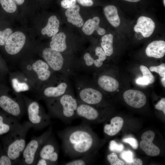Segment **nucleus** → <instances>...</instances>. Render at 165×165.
I'll list each match as a JSON object with an SVG mask.
<instances>
[{"label": "nucleus", "instance_id": "4468645a", "mask_svg": "<svg viewBox=\"0 0 165 165\" xmlns=\"http://www.w3.org/2000/svg\"><path fill=\"white\" fill-rule=\"evenodd\" d=\"M155 27V23L151 18L142 16L138 19L134 30L136 32L141 33L143 37L147 38L152 34Z\"/></svg>", "mask_w": 165, "mask_h": 165}, {"label": "nucleus", "instance_id": "4be33fe9", "mask_svg": "<svg viewBox=\"0 0 165 165\" xmlns=\"http://www.w3.org/2000/svg\"><path fill=\"white\" fill-rule=\"evenodd\" d=\"M66 35L63 32L57 33L52 37L50 47L56 51L62 52L67 49L66 42Z\"/></svg>", "mask_w": 165, "mask_h": 165}, {"label": "nucleus", "instance_id": "9d476101", "mask_svg": "<svg viewBox=\"0 0 165 165\" xmlns=\"http://www.w3.org/2000/svg\"><path fill=\"white\" fill-rule=\"evenodd\" d=\"M78 100L82 102L95 106L101 101L103 95L99 90L88 86L79 89L78 91Z\"/></svg>", "mask_w": 165, "mask_h": 165}, {"label": "nucleus", "instance_id": "58836bf2", "mask_svg": "<svg viewBox=\"0 0 165 165\" xmlns=\"http://www.w3.org/2000/svg\"><path fill=\"white\" fill-rule=\"evenodd\" d=\"M155 108L157 110L162 111L165 114V98H163L161 99L155 105Z\"/></svg>", "mask_w": 165, "mask_h": 165}, {"label": "nucleus", "instance_id": "7c9ffc66", "mask_svg": "<svg viewBox=\"0 0 165 165\" xmlns=\"http://www.w3.org/2000/svg\"><path fill=\"white\" fill-rule=\"evenodd\" d=\"M107 159L111 165H124L125 163L120 159L115 152L108 155L107 156Z\"/></svg>", "mask_w": 165, "mask_h": 165}, {"label": "nucleus", "instance_id": "f257e3e1", "mask_svg": "<svg viewBox=\"0 0 165 165\" xmlns=\"http://www.w3.org/2000/svg\"><path fill=\"white\" fill-rule=\"evenodd\" d=\"M61 148L65 156L71 158L93 154L97 139L90 126L84 122L76 126L67 127L58 131Z\"/></svg>", "mask_w": 165, "mask_h": 165}, {"label": "nucleus", "instance_id": "f8f14e48", "mask_svg": "<svg viewBox=\"0 0 165 165\" xmlns=\"http://www.w3.org/2000/svg\"><path fill=\"white\" fill-rule=\"evenodd\" d=\"M155 135L154 132L152 130L145 132L142 134V140L140 143L141 149L147 155L152 156H157L160 152L159 148L152 143Z\"/></svg>", "mask_w": 165, "mask_h": 165}, {"label": "nucleus", "instance_id": "a878e982", "mask_svg": "<svg viewBox=\"0 0 165 165\" xmlns=\"http://www.w3.org/2000/svg\"><path fill=\"white\" fill-rule=\"evenodd\" d=\"M84 61L85 67L87 68H90L94 66L96 68L101 67L103 64V61L99 59H94L91 56L90 54L88 52L86 53L83 57Z\"/></svg>", "mask_w": 165, "mask_h": 165}, {"label": "nucleus", "instance_id": "ea45409f", "mask_svg": "<svg viewBox=\"0 0 165 165\" xmlns=\"http://www.w3.org/2000/svg\"><path fill=\"white\" fill-rule=\"evenodd\" d=\"M36 165H54V163L46 159L39 157L35 164Z\"/></svg>", "mask_w": 165, "mask_h": 165}, {"label": "nucleus", "instance_id": "72a5a7b5", "mask_svg": "<svg viewBox=\"0 0 165 165\" xmlns=\"http://www.w3.org/2000/svg\"><path fill=\"white\" fill-rule=\"evenodd\" d=\"M149 69L152 72H155L158 73L162 77H165V63H162L158 66H151Z\"/></svg>", "mask_w": 165, "mask_h": 165}, {"label": "nucleus", "instance_id": "2eb2a0df", "mask_svg": "<svg viewBox=\"0 0 165 165\" xmlns=\"http://www.w3.org/2000/svg\"><path fill=\"white\" fill-rule=\"evenodd\" d=\"M32 68L40 81L45 82L50 78L52 69L45 61L41 60L36 61L32 64Z\"/></svg>", "mask_w": 165, "mask_h": 165}, {"label": "nucleus", "instance_id": "c03bdc74", "mask_svg": "<svg viewBox=\"0 0 165 165\" xmlns=\"http://www.w3.org/2000/svg\"><path fill=\"white\" fill-rule=\"evenodd\" d=\"M17 6H22L26 3V0H14Z\"/></svg>", "mask_w": 165, "mask_h": 165}, {"label": "nucleus", "instance_id": "f03ea898", "mask_svg": "<svg viewBox=\"0 0 165 165\" xmlns=\"http://www.w3.org/2000/svg\"><path fill=\"white\" fill-rule=\"evenodd\" d=\"M50 116L70 123L76 117L79 101L70 91L54 99L45 100Z\"/></svg>", "mask_w": 165, "mask_h": 165}, {"label": "nucleus", "instance_id": "ddd939ff", "mask_svg": "<svg viewBox=\"0 0 165 165\" xmlns=\"http://www.w3.org/2000/svg\"><path fill=\"white\" fill-rule=\"evenodd\" d=\"M125 102L130 106L139 108L144 106L146 102V97L141 91L134 90L126 91L123 94Z\"/></svg>", "mask_w": 165, "mask_h": 165}, {"label": "nucleus", "instance_id": "423d86ee", "mask_svg": "<svg viewBox=\"0 0 165 165\" xmlns=\"http://www.w3.org/2000/svg\"><path fill=\"white\" fill-rule=\"evenodd\" d=\"M59 152V145L52 133L42 147L38 158L48 160L57 165Z\"/></svg>", "mask_w": 165, "mask_h": 165}, {"label": "nucleus", "instance_id": "393cba45", "mask_svg": "<svg viewBox=\"0 0 165 165\" xmlns=\"http://www.w3.org/2000/svg\"><path fill=\"white\" fill-rule=\"evenodd\" d=\"M113 36L109 34L103 36L101 38V48L106 56H111L113 53Z\"/></svg>", "mask_w": 165, "mask_h": 165}, {"label": "nucleus", "instance_id": "2f4dec72", "mask_svg": "<svg viewBox=\"0 0 165 165\" xmlns=\"http://www.w3.org/2000/svg\"><path fill=\"white\" fill-rule=\"evenodd\" d=\"M140 68L143 74V76L148 79L149 81V84H151L153 83L154 82V77L149 69L143 65H141Z\"/></svg>", "mask_w": 165, "mask_h": 165}, {"label": "nucleus", "instance_id": "f704fd0d", "mask_svg": "<svg viewBox=\"0 0 165 165\" xmlns=\"http://www.w3.org/2000/svg\"><path fill=\"white\" fill-rule=\"evenodd\" d=\"M120 156L126 163H130L134 159V154L130 150H125L121 152Z\"/></svg>", "mask_w": 165, "mask_h": 165}, {"label": "nucleus", "instance_id": "49530a36", "mask_svg": "<svg viewBox=\"0 0 165 165\" xmlns=\"http://www.w3.org/2000/svg\"><path fill=\"white\" fill-rule=\"evenodd\" d=\"M128 2H136L140 1L141 0H123Z\"/></svg>", "mask_w": 165, "mask_h": 165}, {"label": "nucleus", "instance_id": "bb28decb", "mask_svg": "<svg viewBox=\"0 0 165 165\" xmlns=\"http://www.w3.org/2000/svg\"><path fill=\"white\" fill-rule=\"evenodd\" d=\"M93 154H90L82 156L80 158L73 160L63 163L64 165H90L92 161Z\"/></svg>", "mask_w": 165, "mask_h": 165}, {"label": "nucleus", "instance_id": "6ab92c4d", "mask_svg": "<svg viewBox=\"0 0 165 165\" xmlns=\"http://www.w3.org/2000/svg\"><path fill=\"white\" fill-rule=\"evenodd\" d=\"M80 10L79 6L75 4L68 9L65 13L68 21L78 27L82 26L84 23L83 20L79 13Z\"/></svg>", "mask_w": 165, "mask_h": 165}, {"label": "nucleus", "instance_id": "b1692460", "mask_svg": "<svg viewBox=\"0 0 165 165\" xmlns=\"http://www.w3.org/2000/svg\"><path fill=\"white\" fill-rule=\"evenodd\" d=\"M105 16L109 23L113 27H118L120 23L119 17L118 13V10L114 6L109 5L104 9Z\"/></svg>", "mask_w": 165, "mask_h": 165}, {"label": "nucleus", "instance_id": "4c0bfd02", "mask_svg": "<svg viewBox=\"0 0 165 165\" xmlns=\"http://www.w3.org/2000/svg\"><path fill=\"white\" fill-rule=\"evenodd\" d=\"M76 1L77 0H62L61 5L63 8L68 9L75 5Z\"/></svg>", "mask_w": 165, "mask_h": 165}, {"label": "nucleus", "instance_id": "c85d7f7f", "mask_svg": "<svg viewBox=\"0 0 165 165\" xmlns=\"http://www.w3.org/2000/svg\"><path fill=\"white\" fill-rule=\"evenodd\" d=\"M13 86L17 92L26 91L29 90L28 85L25 82H20L16 78H14L12 80Z\"/></svg>", "mask_w": 165, "mask_h": 165}, {"label": "nucleus", "instance_id": "39448f33", "mask_svg": "<svg viewBox=\"0 0 165 165\" xmlns=\"http://www.w3.org/2000/svg\"><path fill=\"white\" fill-rule=\"evenodd\" d=\"M25 100L28 119L32 126V128L41 130L51 124L50 116L38 102L26 99Z\"/></svg>", "mask_w": 165, "mask_h": 165}, {"label": "nucleus", "instance_id": "9b49d317", "mask_svg": "<svg viewBox=\"0 0 165 165\" xmlns=\"http://www.w3.org/2000/svg\"><path fill=\"white\" fill-rule=\"evenodd\" d=\"M0 107L6 113L18 119L20 118L24 114L20 103L6 95L0 97Z\"/></svg>", "mask_w": 165, "mask_h": 165}, {"label": "nucleus", "instance_id": "0eeeda50", "mask_svg": "<svg viewBox=\"0 0 165 165\" xmlns=\"http://www.w3.org/2000/svg\"><path fill=\"white\" fill-rule=\"evenodd\" d=\"M42 54L45 61L53 71H60L65 66L64 58L61 52L54 50L50 47L44 48Z\"/></svg>", "mask_w": 165, "mask_h": 165}, {"label": "nucleus", "instance_id": "a18cd8bd", "mask_svg": "<svg viewBox=\"0 0 165 165\" xmlns=\"http://www.w3.org/2000/svg\"><path fill=\"white\" fill-rule=\"evenodd\" d=\"M161 81L163 86L165 87V77H162L161 79Z\"/></svg>", "mask_w": 165, "mask_h": 165}, {"label": "nucleus", "instance_id": "dca6fc26", "mask_svg": "<svg viewBox=\"0 0 165 165\" xmlns=\"http://www.w3.org/2000/svg\"><path fill=\"white\" fill-rule=\"evenodd\" d=\"M6 115L0 114V135L7 134L20 124L17 118L8 113Z\"/></svg>", "mask_w": 165, "mask_h": 165}, {"label": "nucleus", "instance_id": "20e7f679", "mask_svg": "<svg viewBox=\"0 0 165 165\" xmlns=\"http://www.w3.org/2000/svg\"><path fill=\"white\" fill-rule=\"evenodd\" d=\"M52 133L50 126L41 135L33 137L26 145L19 165H35L42 147Z\"/></svg>", "mask_w": 165, "mask_h": 165}, {"label": "nucleus", "instance_id": "e433bc0d", "mask_svg": "<svg viewBox=\"0 0 165 165\" xmlns=\"http://www.w3.org/2000/svg\"><path fill=\"white\" fill-rule=\"evenodd\" d=\"M95 54L98 58L103 61H104L106 58V55L102 48L100 47H97L95 49Z\"/></svg>", "mask_w": 165, "mask_h": 165}, {"label": "nucleus", "instance_id": "de8ad7c7", "mask_svg": "<svg viewBox=\"0 0 165 165\" xmlns=\"http://www.w3.org/2000/svg\"><path fill=\"white\" fill-rule=\"evenodd\" d=\"M163 3L164 6H165V0H163Z\"/></svg>", "mask_w": 165, "mask_h": 165}, {"label": "nucleus", "instance_id": "6e6552de", "mask_svg": "<svg viewBox=\"0 0 165 165\" xmlns=\"http://www.w3.org/2000/svg\"><path fill=\"white\" fill-rule=\"evenodd\" d=\"M26 40V36L23 32L20 31L13 32L5 46L6 51L11 55L18 53L23 48Z\"/></svg>", "mask_w": 165, "mask_h": 165}, {"label": "nucleus", "instance_id": "412c9836", "mask_svg": "<svg viewBox=\"0 0 165 165\" xmlns=\"http://www.w3.org/2000/svg\"><path fill=\"white\" fill-rule=\"evenodd\" d=\"M97 83L102 89L108 92L117 90L119 86V83L116 80L107 75L100 76L98 79Z\"/></svg>", "mask_w": 165, "mask_h": 165}, {"label": "nucleus", "instance_id": "f3484780", "mask_svg": "<svg viewBox=\"0 0 165 165\" xmlns=\"http://www.w3.org/2000/svg\"><path fill=\"white\" fill-rule=\"evenodd\" d=\"M147 56L156 58L163 57L165 54V42L163 40L154 41L150 43L145 50Z\"/></svg>", "mask_w": 165, "mask_h": 165}, {"label": "nucleus", "instance_id": "a19ab883", "mask_svg": "<svg viewBox=\"0 0 165 165\" xmlns=\"http://www.w3.org/2000/svg\"><path fill=\"white\" fill-rule=\"evenodd\" d=\"M137 84L141 85H148L149 83L148 79L146 77L143 76L138 78L136 80Z\"/></svg>", "mask_w": 165, "mask_h": 165}, {"label": "nucleus", "instance_id": "cd10ccee", "mask_svg": "<svg viewBox=\"0 0 165 165\" xmlns=\"http://www.w3.org/2000/svg\"><path fill=\"white\" fill-rule=\"evenodd\" d=\"M0 4L6 12L15 13L17 9V6L14 0H0Z\"/></svg>", "mask_w": 165, "mask_h": 165}, {"label": "nucleus", "instance_id": "1a4fd4ad", "mask_svg": "<svg viewBox=\"0 0 165 165\" xmlns=\"http://www.w3.org/2000/svg\"><path fill=\"white\" fill-rule=\"evenodd\" d=\"M69 85L65 78L61 79L58 83L45 88L41 95V97L45 100L59 97L68 90Z\"/></svg>", "mask_w": 165, "mask_h": 165}, {"label": "nucleus", "instance_id": "c9c22d12", "mask_svg": "<svg viewBox=\"0 0 165 165\" xmlns=\"http://www.w3.org/2000/svg\"><path fill=\"white\" fill-rule=\"evenodd\" d=\"M123 141L129 144L131 147L134 149H137L138 147V142L135 138L130 137L125 138L123 140Z\"/></svg>", "mask_w": 165, "mask_h": 165}, {"label": "nucleus", "instance_id": "5701e85b", "mask_svg": "<svg viewBox=\"0 0 165 165\" xmlns=\"http://www.w3.org/2000/svg\"><path fill=\"white\" fill-rule=\"evenodd\" d=\"M60 21L55 15L50 16L48 19L46 25L41 30L43 35H46L49 37H51L57 34L59 31Z\"/></svg>", "mask_w": 165, "mask_h": 165}, {"label": "nucleus", "instance_id": "a211bd4d", "mask_svg": "<svg viewBox=\"0 0 165 165\" xmlns=\"http://www.w3.org/2000/svg\"><path fill=\"white\" fill-rule=\"evenodd\" d=\"M100 22V19L97 16L88 19L82 26V31L86 35H90L93 33L94 31H96L98 35H104L106 31L99 26Z\"/></svg>", "mask_w": 165, "mask_h": 165}, {"label": "nucleus", "instance_id": "aec40b11", "mask_svg": "<svg viewBox=\"0 0 165 165\" xmlns=\"http://www.w3.org/2000/svg\"><path fill=\"white\" fill-rule=\"evenodd\" d=\"M123 120L119 116L112 118L110 123L105 124L104 127V132L107 135L112 136L116 134L122 128L123 124Z\"/></svg>", "mask_w": 165, "mask_h": 165}, {"label": "nucleus", "instance_id": "79ce46f5", "mask_svg": "<svg viewBox=\"0 0 165 165\" xmlns=\"http://www.w3.org/2000/svg\"><path fill=\"white\" fill-rule=\"evenodd\" d=\"M78 3L83 6H91L93 5L92 0H77Z\"/></svg>", "mask_w": 165, "mask_h": 165}, {"label": "nucleus", "instance_id": "473e14b6", "mask_svg": "<svg viewBox=\"0 0 165 165\" xmlns=\"http://www.w3.org/2000/svg\"><path fill=\"white\" fill-rule=\"evenodd\" d=\"M124 147L122 144L117 143L114 140H112L110 142L109 149L111 151L116 152H120L123 150Z\"/></svg>", "mask_w": 165, "mask_h": 165}, {"label": "nucleus", "instance_id": "7ed1b4c3", "mask_svg": "<svg viewBox=\"0 0 165 165\" xmlns=\"http://www.w3.org/2000/svg\"><path fill=\"white\" fill-rule=\"evenodd\" d=\"M32 127L29 121H25L7 134L4 141L5 152L15 165L19 164L26 145L27 134Z\"/></svg>", "mask_w": 165, "mask_h": 165}, {"label": "nucleus", "instance_id": "37998d69", "mask_svg": "<svg viewBox=\"0 0 165 165\" xmlns=\"http://www.w3.org/2000/svg\"><path fill=\"white\" fill-rule=\"evenodd\" d=\"M143 162L141 160L138 158L134 159L132 162L130 163H126V165H142Z\"/></svg>", "mask_w": 165, "mask_h": 165}, {"label": "nucleus", "instance_id": "c756f323", "mask_svg": "<svg viewBox=\"0 0 165 165\" xmlns=\"http://www.w3.org/2000/svg\"><path fill=\"white\" fill-rule=\"evenodd\" d=\"M13 32L12 30L9 28L0 31V45L5 46L8 38Z\"/></svg>", "mask_w": 165, "mask_h": 165}]
</instances>
